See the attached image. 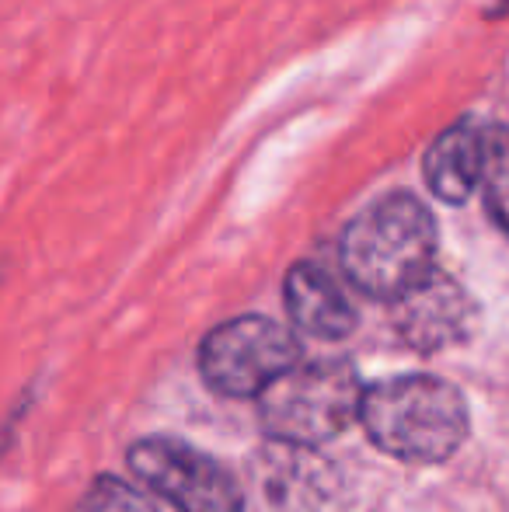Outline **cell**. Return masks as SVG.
I'll list each match as a JSON object with an SVG mask.
<instances>
[{
	"label": "cell",
	"mask_w": 509,
	"mask_h": 512,
	"mask_svg": "<svg viewBox=\"0 0 509 512\" xmlns=\"http://www.w3.org/2000/svg\"><path fill=\"white\" fill-rule=\"evenodd\" d=\"M478 189L485 196V209L509 234V129L482 126V178Z\"/></svg>",
	"instance_id": "cell-10"
},
{
	"label": "cell",
	"mask_w": 509,
	"mask_h": 512,
	"mask_svg": "<svg viewBox=\"0 0 509 512\" xmlns=\"http://www.w3.org/2000/svg\"><path fill=\"white\" fill-rule=\"evenodd\" d=\"M77 512H154V509L147 506L143 495H136L133 488L123 485V481L102 478L95 488H91V495L81 502Z\"/></svg>",
	"instance_id": "cell-11"
},
{
	"label": "cell",
	"mask_w": 509,
	"mask_h": 512,
	"mask_svg": "<svg viewBox=\"0 0 509 512\" xmlns=\"http://www.w3.org/2000/svg\"><path fill=\"white\" fill-rule=\"evenodd\" d=\"M360 422L374 446L405 464H443L468 439V405L454 384L426 373L367 387Z\"/></svg>",
	"instance_id": "cell-1"
},
{
	"label": "cell",
	"mask_w": 509,
	"mask_h": 512,
	"mask_svg": "<svg viewBox=\"0 0 509 512\" xmlns=\"http://www.w3.org/2000/svg\"><path fill=\"white\" fill-rule=\"evenodd\" d=\"M300 363V342L272 317H234L213 328L199 349L203 380L224 398H258Z\"/></svg>",
	"instance_id": "cell-4"
},
{
	"label": "cell",
	"mask_w": 509,
	"mask_h": 512,
	"mask_svg": "<svg viewBox=\"0 0 509 512\" xmlns=\"http://www.w3.org/2000/svg\"><path fill=\"white\" fill-rule=\"evenodd\" d=\"M391 324L405 345L419 352H440L464 342L475 331L478 310L457 279L433 269L426 279L391 300Z\"/></svg>",
	"instance_id": "cell-7"
},
{
	"label": "cell",
	"mask_w": 509,
	"mask_h": 512,
	"mask_svg": "<svg viewBox=\"0 0 509 512\" xmlns=\"http://www.w3.org/2000/svg\"><path fill=\"white\" fill-rule=\"evenodd\" d=\"M349 283L374 300H398L436 269V223L415 196H387L363 209L339 244Z\"/></svg>",
	"instance_id": "cell-2"
},
{
	"label": "cell",
	"mask_w": 509,
	"mask_h": 512,
	"mask_svg": "<svg viewBox=\"0 0 509 512\" xmlns=\"http://www.w3.org/2000/svg\"><path fill=\"white\" fill-rule=\"evenodd\" d=\"M482 178V126L457 122L436 136L426 154V182L443 203L461 206Z\"/></svg>",
	"instance_id": "cell-9"
},
{
	"label": "cell",
	"mask_w": 509,
	"mask_h": 512,
	"mask_svg": "<svg viewBox=\"0 0 509 512\" xmlns=\"http://www.w3.org/2000/svg\"><path fill=\"white\" fill-rule=\"evenodd\" d=\"M363 394L360 373L346 359H300L258 394V418L272 439L314 446L360 418Z\"/></svg>",
	"instance_id": "cell-3"
},
{
	"label": "cell",
	"mask_w": 509,
	"mask_h": 512,
	"mask_svg": "<svg viewBox=\"0 0 509 512\" xmlns=\"http://www.w3.org/2000/svg\"><path fill=\"white\" fill-rule=\"evenodd\" d=\"M255 488L265 512H346L339 467L304 443L272 439L255 457Z\"/></svg>",
	"instance_id": "cell-6"
},
{
	"label": "cell",
	"mask_w": 509,
	"mask_h": 512,
	"mask_svg": "<svg viewBox=\"0 0 509 512\" xmlns=\"http://www.w3.org/2000/svg\"><path fill=\"white\" fill-rule=\"evenodd\" d=\"M286 310L293 324L321 342H339L356 328V307L325 269L300 262L286 276Z\"/></svg>",
	"instance_id": "cell-8"
},
{
	"label": "cell",
	"mask_w": 509,
	"mask_h": 512,
	"mask_svg": "<svg viewBox=\"0 0 509 512\" xmlns=\"http://www.w3.org/2000/svg\"><path fill=\"white\" fill-rule=\"evenodd\" d=\"M129 467L178 512H245V488L238 478L210 453L182 439H143L129 450Z\"/></svg>",
	"instance_id": "cell-5"
}]
</instances>
